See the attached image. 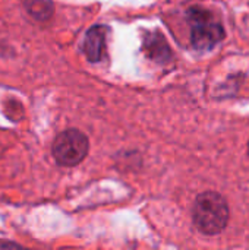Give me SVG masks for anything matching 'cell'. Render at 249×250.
Instances as JSON below:
<instances>
[{
  "label": "cell",
  "mask_w": 249,
  "mask_h": 250,
  "mask_svg": "<svg viewBox=\"0 0 249 250\" xmlns=\"http://www.w3.org/2000/svg\"><path fill=\"white\" fill-rule=\"evenodd\" d=\"M194 224L207 236L222 233L229 221V207L226 199L216 192L198 195L194 205Z\"/></svg>",
  "instance_id": "cell-1"
},
{
  "label": "cell",
  "mask_w": 249,
  "mask_h": 250,
  "mask_svg": "<svg viewBox=\"0 0 249 250\" xmlns=\"http://www.w3.org/2000/svg\"><path fill=\"white\" fill-rule=\"evenodd\" d=\"M191 23V42L197 50H211L225 38V28L214 15L203 7H192L188 12Z\"/></svg>",
  "instance_id": "cell-2"
},
{
  "label": "cell",
  "mask_w": 249,
  "mask_h": 250,
  "mask_svg": "<svg viewBox=\"0 0 249 250\" xmlns=\"http://www.w3.org/2000/svg\"><path fill=\"white\" fill-rule=\"evenodd\" d=\"M88 154L87 136L76 130L69 129L62 132L53 144V157L57 164L63 167H72L79 164Z\"/></svg>",
  "instance_id": "cell-3"
},
{
  "label": "cell",
  "mask_w": 249,
  "mask_h": 250,
  "mask_svg": "<svg viewBox=\"0 0 249 250\" xmlns=\"http://www.w3.org/2000/svg\"><path fill=\"white\" fill-rule=\"evenodd\" d=\"M104 47H106V32L101 26H94L91 28L84 41V53L88 60L91 62H98L103 54H104Z\"/></svg>",
  "instance_id": "cell-4"
},
{
  "label": "cell",
  "mask_w": 249,
  "mask_h": 250,
  "mask_svg": "<svg viewBox=\"0 0 249 250\" xmlns=\"http://www.w3.org/2000/svg\"><path fill=\"white\" fill-rule=\"evenodd\" d=\"M145 50L153 60L157 62H167L170 59V48L158 32H154L150 38L145 40Z\"/></svg>",
  "instance_id": "cell-5"
},
{
  "label": "cell",
  "mask_w": 249,
  "mask_h": 250,
  "mask_svg": "<svg viewBox=\"0 0 249 250\" xmlns=\"http://www.w3.org/2000/svg\"><path fill=\"white\" fill-rule=\"evenodd\" d=\"M29 10L35 18L45 19V18H50L53 6H51L50 0H34L32 4L29 6Z\"/></svg>",
  "instance_id": "cell-6"
},
{
  "label": "cell",
  "mask_w": 249,
  "mask_h": 250,
  "mask_svg": "<svg viewBox=\"0 0 249 250\" xmlns=\"http://www.w3.org/2000/svg\"><path fill=\"white\" fill-rule=\"evenodd\" d=\"M248 152H249V144H248Z\"/></svg>",
  "instance_id": "cell-7"
}]
</instances>
